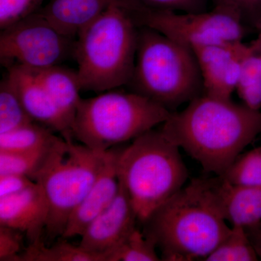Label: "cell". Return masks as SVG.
Returning a JSON list of instances; mask_svg holds the SVG:
<instances>
[{
  "mask_svg": "<svg viewBox=\"0 0 261 261\" xmlns=\"http://www.w3.org/2000/svg\"><path fill=\"white\" fill-rule=\"evenodd\" d=\"M7 68V75L33 121L59 133L65 140L73 142L74 138L71 127L32 70L19 65H11Z\"/></svg>",
  "mask_w": 261,
  "mask_h": 261,
  "instance_id": "4fadbf2b",
  "label": "cell"
},
{
  "mask_svg": "<svg viewBox=\"0 0 261 261\" xmlns=\"http://www.w3.org/2000/svg\"><path fill=\"white\" fill-rule=\"evenodd\" d=\"M112 203L102 211L82 233L80 246L108 261L111 252L121 245L137 228L138 217L128 192L120 181Z\"/></svg>",
  "mask_w": 261,
  "mask_h": 261,
  "instance_id": "30bf717a",
  "label": "cell"
},
{
  "mask_svg": "<svg viewBox=\"0 0 261 261\" xmlns=\"http://www.w3.org/2000/svg\"><path fill=\"white\" fill-rule=\"evenodd\" d=\"M218 212L231 226L247 228L261 221V187L233 185L222 176L207 178Z\"/></svg>",
  "mask_w": 261,
  "mask_h": 261,
  "instance_id": "9a60e30c",
  "label": "cell"
},
{
  "mask_svg": "<svg viewBox=\"0 0 261 261\" xmlns=\"http://www.w3.org/2000/svg\"><path fill=\"white\" fill-rule=\"evenodd\" d=\"M126 5H111L80 32L74 56L82 91L103 92L129 83L139 27Z\"/></svg>",
  "mask_w": 261,
  "mask_h": 261,
  "instance_id": "3957f363",
  "label": "cell"
},
{
  "mask_svg": "<svg viewBox=\"0 0 261 261\" xmlns=\"http://www.w3.org/2000/svg\"><path fill=\"white\" fill-rule=\"evenodd\" d=\"M122 149H110L106 152L104 163L90 190L70 215L61 238L82 236L87 226L112 203L119 190L117 164Z\"/></svg>",
  "mask_w": 261,
  "mask_h": 261,
  "instance_id": "7c38bea8",
  "label": "cell"
},
{
  "mask_svg": "<svg viewBox=\"0 0 261 261\" xmlns=\"http://www.w3.org/2000/svg\"><path fill=\"white\" fill-rule=\"evenodd\" d=\"M179 149L161 128L145 132L122 149L117 164L118 179L141 224L185 187L189 172Z\"/></svg>",
  "mask_w": 261,
  "mask_h": 261,
  "instance_id": "5b68a950",
  "label": "cell"
},
{
  "mask_svg": "<svg viewBox=\"0 0 261 261\" xmlns=\"http://www.w3.org/2000/svg\"><path fill=\"white\" fill-rule=\"evenodd\" d=\"M160 128L205 171L221 176L261 135V111L203 94L171 113Z\"/></svg>",
  "mask_w": 261,
  "mask_h": 261,
  "instance_id": "6da1fadb",
  "label": "cell"
},
{
  "mask_svg": "<svg viewBox=\"0 0 261 261\" xmlns=\"http://www.w3.org/2000/svg\"><path fill=\"white\" fill-rule=\"evenodd\" d=\"M128 85L171 113L203 94L193 50L145 27H139L135 68Z\"/></svg>",
  "mask_w": 261,
  "mask_h": 261,
  "instance_id": "277c9868",
  "label": "cell"
},
{
  "mask_svg": "<svg viewBox=\"0 0 261 261\" xmlns=\"http://www.w3.org/2000/svg\"><path fill=\"white\" fill-rule=\"evenodd\" d=\"M37 183L23 175H0V198L20 193Z\"/></svg>",
  "mask_w": 261,
  "mask_h": 261,
  "instance_id": "f546056e",
  "label": "cell"
},
{
  "mask_svg": "<svg viewBox=\"0 0 261 261\" xmlns=\"http://www.w3.org/2000/svg\"><path fill=\"white\" fill-rule=\"evenodd\" d=\"M8 75L0 83V134L33 122Z\"/></svg>",
  "mask_w": 261,
  "mask_h": 261,
  "instance_id": "44dd1931",
  "label": "cell"
},
{
  "mask_svg": "<svg viewBox=\"0 0 261 261\" xmlns=\"http://www.w3.org/2000/svg\"><path fill=\"white\" fill-rule=\"evenodd\" d=\"M20 259V261H106L102 255L87 251L80 245L62 241L47 247L42 240L30 244L22 252Z\"/></svg>",
  "mask_w": 261,
  "mask_h": 261,
  "instance_id": "ffe728a7",
  "label": "cell"
},
{
  "mask_svg": "<svg viewBox=\"0 0 261 261\" xmlns=\"http://www.w3.org/2000/svg\"><path fill=\"white\" fill-rule=\"evenodd\" d=\"M106 152L68 142L62 137L53 146L35 178L47 201L48 238L61 237L64 232L70 215L97 179Z\"/></svg>",
  "mask_w": 261,
  "mask_h": 261,
  "instance_id": "52a82bcc",
  "label": "cell"
},
{
  "mask_svg": "<svg viewBox=\"0 0 261 261\" xmlns=\"http://www.w3.org/2000/svg\"><path fill=\"white\" fill-rule=\"evenodd\" d=\"M142 224L166 261L205 260L231 231L215 207L206 178L192 180Z\"/></svg>",
  "mask_w": 261,
  "mask_h": 261,
  "instance_id": "7a4b0ae2",
  "label": "cell"
},
{
  "mask_svg": "<svg viewBox=\"0 0 261 261\" xmlns=\"http://www.w3.org/2000/svg\"><path fill=\"white\" fill-rule=\"evenodd\" d=\"M75 44L36 12L1 30L0 58L7 67L42 69L61 65L73 55Z\"/></svg>",
  "mask_w": 261,
  "mask_h": 261,
  "instance_id": "9c48e42d",
  "label": "cell"
},
{
  "mask_svg": "<svg viewBox=\"0 0 261 261\" xmlns=\"http://www.w3.org/2000/svg\"><path fill=\"white\" fill-rule=\"evenodd\" d=\"M138 27H148L193 49L215 44L242 42L248 27L231 11L214 6L199 13H178L140 7L132 10Z\"/></svg>",
  "mask_w": 261,
  "mask_h": 261,
  "instance_id": "ba28073f",
  "label": "cell"
},
{
  "mask_svg": "<svg viewBox=\"0 0 261 261\" xmlns=\"http://www.w3.org/2000/svg\"><path fill=\"white\" fill-rule=\"evenodd\" d=\"M247 44L236 92L245 106L261 111V32Z\"/></svg>",
  "mask_w": 261,
  "mask_h": 261,
  "instance_id": "ac0fdd59",
  "label": "cell"
},
{
  "mask_svg": "<svg viewBox=\"0 0 261 261\" xmlns=\"http://www.w3.org/2000/svg\"><path fill=\"white\" fill-rule=\"evenodd\" d=\"M48 213L47 199L38 182L20 193L0 198V226L25 233L30 244L41 240Z\"/></svg>",
  "mask_w": 261,
  "mask_h": 261,
  "instance_id": "5bb4252c",
  "label": "cell"
},
{
  "mask_svg": "<svg viewBox=\"0 0 261 261\" xmlns=\"http://www.w3.org/2000/svg\"><path fill=\"white\" fill-rule=\"evenodd\" d=\"M245 229L256 252L259 260H261V221L256 224L245 228Z\"/></svg>",
  "mask_w": 261,
  "mask_h": 261,
  "instance_id": "4dcf8cb0",
  "label": "cell"
},
{
  "mask_svg": "<svg viewBox=\"0 0 261 261\" xmlns=\"http://www.w3.org/2000/svg\"><path fill=\"white\" fill-rule=\"evenodd\" d=\"M54 145L27 152L0 151V175H23L35 181Z\"/></svg>",
  "mask_w": 261,
  "mask_h": 261,
  "instance_id": "7402d4cb",
  "label": "cell"
},
{
  "mask_svg": "<svg viewBox=\"0 0 261 261\" xmlns=\"http://www.w3.org/2000/svg\"><path fill=\"white\" fill-rule=\"evenodd\" d=\"M221 176L237 186L261 187V146L240 154Z\"/></svg>",
  "mask_w": 261,
  "mask_h": 261,
  "instance_id": "cb8c5ba5",
  "label": "cell"
},
{
  "mask_svg": "<svg viewBox=\"0 0 261 261\" xmlns=\"http://www.w3.org/2000/svg\"><path fill=\"white\" fill-rule=\"evenodd\" d=\"M30 70L44 86L72 129V124L82 99L80 94L82 90L76 71L61 65Z\"/></svg>",
  "mask_w": 261,
  "mask_h": 261,
  "instance_id": "e0dca14e",
  "label": "cell"
},
{
  "mask_svg": "<svg viewBox=\"0 0 261 261\" xmlns=\"http://www.w3.org/2000/svg\"><path fill=\"white\" fill-rule=\"evenodd\" d=\"M171 113L141 94L110 90L82 98L72 133L82 145L104 152L163 124Z\"/></svg>",
  "mask_w": 261,
  "mask_h": 261,
  "instance_id": "8992f818",
  "label": "cell"
},
{
  "mask_svg": "<svg viewBox=\"0 0 261 261\" xmlns=\"http://www.w3.org/2000/svg\"><path fill=\"white\" fill-rule=\"evenodd\" d=\"M255 249L245 228L231 226L229 234L205 259V261H257Z\"/></svg>",
  "mask_w": 261,
  "mask_h": 261,
  "instance_id": "603a6c76",
  "label": "cell"
},
{
  "mask_svg": "<svg viewBox=\"0 0 261 261\" xmlns=\"http://www.w3.org/2000/svg\"><path fill=\"white\" fill-rule=\"evenodd\" d=\"M161 260L157 247L138 228H135L124 242L111 252L108 261Z\"/></svg>",
  "mask_w": 261,
  "mask_h": 261,
  "instance_id": "d4e9b609",
  "label": "cell"
},
{
  "mask_svg": "<svg viewBox=\"0 0 261 261\" xmlns=\"http://www.w3.org/2000/svg\"><path fill=\"white\" fill-rule=\"evenodd\" d=\"M214 6L226 8L249 29H255L261 19V0H211Z\"/></svg>",
  "mask_w": 261,
  "mask_h": 261,
  "instance_id": "4316f807",
  "label": "cell"
},
{
  "mask_svg": "<svg viewBox=\"0 0 261 261\" xmlns=\"http://www.w3.org/2000/svg\"><path fill=\"white\" fill-rule=\"evenodd\" d=\"M149 10L178 13H199L207 10L211 0H133Z\"/></svg>",
  "mask_w": 261,
  "mask_h": 261,
  "instance_id": "83f0119b",
  "label": "cell"
},
{
  "mask_svg": "<svg viewBox=\"0 0 261 261\" xmlns=\"http://www.w3.org/2000/svg\"><path fill=\"white\" fill-rule=\"evenodd\" d=\"M255 30H257L258 32H261V19L257 22L256 25L255 27Z\"/></svg>",
  "mask_w": 261,
  "mask_h": 261,
  "instance_id": "1f68e13d",
  "label": "cell"
},
{
  "mask_svg": "<svg viewBox=\"0 0 261 261\" xmlns=\"http://www.w3.org/2000/svg\"><path fill=\"white\" fill-rule=\"evenodd\" d=\"M21 231L0 226V260L20 261L23 249Z\"/></svg>",
  "mask_w": 261,
  "mask_h": 261,
  "instance_id": "f1b7e54d",
  "label": "cell"
},
{
  "mask_svg": "<svg viewBox=\"0 0 261 261\" xmlns=\"http://www.w3.org/2000/svg\"><path fill=\"white\" fill-rule=\"evenodd\" d=\"M247 47V43L242 41L192 49L200 67L204 94L219 99H231L236 92Z\"/></svg>",
  "mask_w": 261,
  "mask_h": 261,
  "instance_id": "8fae6325",
  "label": "cell"
},
{
  "mask_svg": "<svg viewBox=\"0 0 261 261\" xmlns=\"http://www.w3.org/2000/svg\"><path fill=\"white\" fill-rule=\"evenodd\" d=\"M115 4L137 7L133 0H49L37 12L63 35L74 38Z\"/></svg>",
  "mask_w": 261,
  "mask_h": 261,
  "instance_id": "2e32d148",
  "label": "cell"
},
{
  "mask_svg": "<svg viewBox=\"0 0 261 261\" xmlns=\"http://www.w3.org/2000/svg\"><path fill=\"white\" fill-rule=\"evenodd\" d=\"M48 127L33 121L0 134V151L27 152L48 148L60 140Z\"/></svg>",
  "mask_w": 261,
  "mask_h": 261,
  "instance_id": "d6986e66",
  "label": "cell"
},
{
  "mask_svg": "<svg viewBox=\"0 0 261 261\" xmlns=\"http://www.w3.org/2000/svg\"><path fill=\"white\" fill-rule=\"evenodd\" d=\"M45 0H0V29L13 25L36 13Z\"/></svg>",
  "mask_w": 261,
  "mask_h": 261,
  "instance_id": "484cf974",
  "label": "cell"
}]
</instances>
